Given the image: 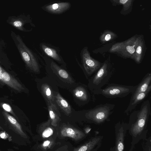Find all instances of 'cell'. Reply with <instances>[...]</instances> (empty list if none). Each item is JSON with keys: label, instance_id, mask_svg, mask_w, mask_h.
Here are the masks:
<instances>
[{"label": "cell", "instance_id": "cell-1", "mask_svg": "<svg viewBox=\"0 0 151 151\" xmlns=\"http://www.w3.org/2000/svg\"><path fill=\"white\" fill-rule=\"evenodd\" d=\"M137 86H127L111 83L104 88L101 89L95 94H101L108 98H123L129 94H132L135 90Z\"/></svg>", "mask_w": 151, "mask_h": 151}, {"label": "cell", "instance_id": "cell-2", "mask_svg": "<svg viewBox=\"0 0 151 151\" xmlns=\"http://www.w3.org/2000/svg\"><path fill=\"white\" fill-rule=\"evenodd\" d=\"M115 105L106 103L96 106L85 114L88 119L97 124H100L106 120L113 112Z\"/></svg>", "mask_w": 151, "mask_h": 151}, {"label": "cell", "instance_id": "cell-3", "mask_svg": "<svg viewBox=\"0 0 151 151\" xmlns=\"http://www.w3.org/2000/svg\"><path fill=\"white\" fill-rule=\"evenodd\" d=\"M112 71L106 64L104 65L90 79L89 85L93 93L96 92L109 82Z\"/></svg>", "mask_w": 151, "mask_h": 151}, {"label": "cell", "instance_id": "cell-4", "mask_svg": "<svg viewBox=\"0 0 151 151\" xmlns=\"http://www.w3.org/2000/svg\"><path fill=\"white\" fill-rule=\"evenodd\" d=\"M150 114V102L149 100H147L142 104L137 114V120L131 128V132L134 135H137L142 131Z\"/></svg>", "mask_w": 151, "mask_h": 151}, {"label": "cell", "instance_id": "cell-5", "mask_svg": "<svg viewBox=\"0 0 151 151\" xmlns=\"http://www.w3.org/2000/svg\"><path fill=\"white\" fill-rule=\"evenodd\" d=\"M86 49L83 50L81 53V56L85 70L88 76H90L95 72L99 68V63H96L91 59Z\"/></svg>", "mask_w": 151, "mask_h": 151}, {"label": "cell", "instance_id": "cell-6", "mask_svg": "<svg viewBox=\"0 0 151 151\" xmlns=\"http://www.w3.org/2000/svg\"><path fill=\"white\" fill-rule=\"evenodd\" d=\"M40 47L44 55L59 63L65 64V63L60 54V50L58 48L44 42L41 43Z\"/></svg>", "mask_w": 151, "mask_h": 151}, {"label": "cell", "instance_id": "cell-7", "mask_svg": "<svg viewBox=\"0 0 151 151\" xmlns=\"http://www.w3.org/2000/svg\"><path fill=\"white\" fill-rule=\"evenodd\" d=\"M42 56L49 65L50 68L54 73H55L67 83H73L74 81L66 70L59 66L53 60L50 58L44 55H42Z\"/></svg>", "mask_w": 151, "mask_h": 151}, {"label": "cell", "instance_id": "cell-8", "mask_svg": "<svg viewBox=\"0 0 151 151\" xmlns=\"http://www.w3.org/2000/svg\"><path fill=\"white\" fill-rule=\"evenodd\" d=\"M71 4L68 2H59L45 5L42 7L44 11L53 14H60L65 12L70 8Z\"/></svg>", "mask_w": 151, "mask_h": 151}, {"label": "cell", "instance_id": "cell-9", "mask_svg": "<svg viewBox=\"0 0 151 151\" xmlns=\"http://www.w3.org/2000/svg\"><path fill=\"white\" fill-rule=\"evenodd\" d=\"M0 81L18 92L23 91L24 88L22 85L10 74L3 70L0 73Z\"/></svg>", "mask_w": 151, "mask_h": 151}, {"label": "cell", "instance_id": "cell-10", "mask_svg": "<svg viewBox=\"0 0 151 151\" xmlns=\"http://www.w3.org/2000/svg\"><path fill=\"white\" fill-rule=\"evenodd\" d=\"M151 90V86L145 92H141L132 96L129 104L124 113L128 115L147 96Z\"/></svg>", "mask_w": 151, "mask_h": 151}, {"label": "cell", "instance_id": "cell-11", "mask_svg": "<svg viewBox=\"0 0 151 151\" xmlns=\"http://www.w3.org/2000/svg\"><path fill=\"white\" fill-rule=\"evenodd\" d=\"M62 137H69L76 140H79L85 136L84 134L82 131L70 127H65L60 131Z\"/></svg>", "mask_w": 151, "mask_h": 151}, {"label": "cell", "instance_id": "cell-12", "mask_svg": "<svg viewBox=\"0 0 151 151\" xmlns=\"http://www.w3.org/2000/svg\"><path fill=\"white\" fill-rule=\"evenodd\" d=\"M151 73H148L145 75L141 82L137 85V88L132 96L141 92L146 91L151 86Z\"/></svg>", "mask_w": 151, "mask_h": 151}, {"label": "cell", "instance_id": "cell-13", "mask_svg": "<svg viewBox=\"0 0 151 151\" xmlns=\"http://www.w3.org/2000/svg\"><path fill=\"white\" fill-rule=\"evenodd\" d=\"M48 109L51 124L54 126H57L60 119V114L54 103H47Z\"/></svg>", "mask_w": 151, "mask_h": 151}, {"label": "cell", "instance_id": "cell-14", "mask_svg": "<svg viewBox=\"0 0 151 151\" xmlns=\"http://www.w3.org/2000/svg\"><path fill=\"white\" fill-rule=\"evenodd\" d=\"M55 100L58 106L66 114L68 115L71 113V109L70 105L58 93L55 95Z\"/></svg>", "mask_w": 151, "mask_h": 151}, {"label": "cell", "instance_id": "cell-15", "mask_svg": "<svg viewBox=\"0 0 151 151\" xmlns=\"http://www.w3.org/2000/svg\"><path fill=\"white\" fill-rule=\"evenodd\" d=\"M41 90L47 103H54L55 95L50 86L46 83L43 84L41 86Z\"/></svg>", "mask_w": 151, "mask_h": 151}, {"label": "cell", "instance_id": "cell-16", "mask_svg": "<svg viewBox=\"0 0 151 151\" xmlns=\"http://www.w3.org/2000/svg\"><path fill=\"white\" fill-rule=\"evenodd\" d=\"M75 96L83 101H87L90 99V95L87 90L83 86L76 88L73 91Z\"/></svg>", "mask_w": 151, "mask_h": 151}, {"label": "cell", "instance_id": "cell-17", "mask_svg": "<svg viewBox=\"0 0 151 151\" xmlns=\"http://www.w3.org/2000/svg\"><path fill=\"white\" fill-rule=\"evenodd\" d=\"M4 114L8 121L16 131L23 137H26V135L23 131L21 126L15 119L5 112H4Z\"/></svg>", "mask_w": 151, "mask_h": 151}, {"label": "cell", "instance_id": "cell-18", "mask_svg": "<svg viewBox=\"0 0 151 151\" xmlns=\"http://www.w3.org/2000/svg\"><path fill=\"white\" fill-rule=\"evenodd\" d=\"M100 139L99 137L94 138L81 146L75 149L74 151H90L99 142Z\"/></svg>", "mask_w": 151, "mask_h": 151}, {"label": "cell", "instance_id": "cell-19", "mask_svg": "<svg viewBox=\"0 0 151 151\" xmlns=\"http://www.w3.org/2000/svg\"><path fill=\"white\" fill-rule=\"evenodd\" d=\"M124 137L123 129L122 127H121L119 130L117 134L115 151H123Z\"/></svg>", "mask_w": 151, "mask_h": 151}, {"label": "cell", "instance_id": "cell-20", "mask_svg": "<svg viewBox=\"0 0 151 151\" xmlns=\"http://www.w3.org/2000/svg\"><path fill=\"white\" fill-rule=\"evenodd\" d=\"M50 122V119L47 122L45 123L46 127L42 133V136L44 138H47L50 137L53 133V129L52 128L48 126Z\"/></svg>", "mask_w": 151, "mask_h": 151}, {"label": "cell", "instance_id": "cell-21", "mask_svg": "<svg viewBox=\"0 0 151 151\" xmlns=\"http://www.w3.org/2000/svg\"><path fill=\"white\" fill-rule=\"evenodd\" d=\"M2 106L3 108L6 111L10 112L12 114H14L12 108L8 104L6 103L3 104L2 105Z\"/></svg>", "mask_w": 151, "mask_h": 151}, {"label": "cell", "instance_id": "cell-22", "mask_svg": "<svg viewBox=\"0 0 151 151\" xmlns=\"http://www.w3.org/2000/svg\"><path fill=\"white\" fill-rule=\"evenodd\" d=\"M51 142L50 140H46L42 144L43 147L45 148L48 147L50 145Z\"/></svg>", "mask_w": 151, "mask_h": 151}, {"label": "cell", "instance_id": "cell-23", "mask_svg": "<svg viewBox=\"0 0 151 151\" xmlns=\"http://www.w3.org/2000/svg\"><path fill=\"white\" fill-rule=\"evenodd\" d=\"M127 50L131 54H132L135 52V49L133 47L128 46L127 47Z\"/></svg>", "mask_w": 151, "mask_h": 151}, {"label": "cell", "instance_id": "cell-24", "mask_svg": "<svg viewBox=\"0 0 151 151\" xmlns=\"http://www.w3.org/2000/svg\"><path fill=\"white\" fill-rule=\"evenodd\" d=\"M14 24L15 27H19L22 26V23L20 21H17L14 22Z\"/></svg>", "mask_w": 151, "mask_h": 151}, {"label": "cell", "instance_id": "cell-25", "mask_svg": "<svg viewBox=\"0 0 151 151\" xmlns=\"http://www.w3.org/2000/svg\"><path fill=\"white\" fill-rule=\"evenodd\" d=\"M142 52V48L141 47L139 46L137 48L136 50V52L138 54H140Z\"/></svg>", "mask_w": 151, "mask_h": 151}, {"label": "cell", "instance_id": "cell-26", "mask_svg": "<svg viewBox=\"0 0 151 151\" xmlns=\"http://www.w3.org/2000/svg\"><path fill=\"white\" fill-rule=\"evenodd\" d=\"M111 38V35L109 34H107L105 37V39L106 41H108L110 40Z\"/></svg>", "mask_w": 151, "mask_h": 151}, {"label": "cell", "instance_id": "cell-27", "mask_svg": "<svg viewBox=\"0 0 151 151\" xmlns=\"http://www.w3.org/2000/svg\"><path fill=\"white\" fill-rule=\"evenodd\" d=\"M91 128L89 127H87L86 128L85 130V132L86 133H88L90 131Z\"/></svg>", "mask_w": 151, "mask_h": 151}, {"label": "cell", "instance_id": "cell-28", "mask_svg": "<svg viewBox=\"0 0 151 151\" xmlns=\"http://www.w3.org/2000/svg\"><path fill=\"white\" fill-rule=\"evenodd\" d=\"M128 1V0H121L120 1V2L122 4H124Z\"/></svg>", "mask_w": 151, "mask_h": 151}, {"label": "cell", "instance_id": "cell-29", "mask_svg": "<svg viewBox=\"0 0 151 151\" xmlns=\"http://www.w3.org/2000/svg\"><path fill=\"white\" fill-rule=\"evenodd\" d=\"M1 137L3 138H4L5 137V134L4 133H3L0 134Z\"/></svg>", "mask_w": 151, "mask_h": 151}, {"label": "cell", "instance_id": "cell-30", "mask_svg": "<svg viewBox=\"0 0 151 151\" xmlns=\"http://www.w3.org/2000/svg\"></svg>", "mask_w": 151, "mask_h": 151}]
</instances>
